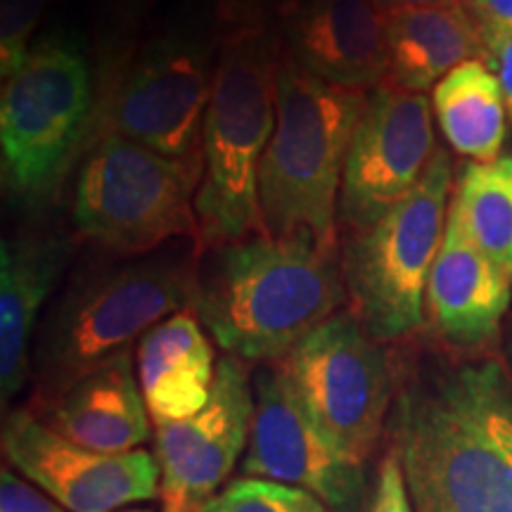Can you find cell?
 <instances>
[{
  "label": "cell",
  "mask_w": 512,
  "mask_h": 512,
  "mask_svg": "<svg viewBox=\"0 0 512 512\" xmlns=\"http://www.w3.org/2000/svg\"><path fill=\"white\" fill-rule=\"evenodd\" d=\"M219 53V43L204 31L178 29L147 38L121 60L98 67L93 143L121 136L164 157L202 166L204 117Z\"/></svg>",
  "instance_id": "obj_8"
},
{
  "label": "cell",
  "mask_w": 512,
  "mask_h": 512,
  "mask_svg": "<svg viewBox=\"0 0 512 512\" xmlns=\"http://www.w3.org/2000/svg\"><path fill=\"white\" fill-rule=\"evenodd\" d=\"M98 124V72L79 41L53 34L29 50L0 91V169L19 200L41 202L76 159Z\"/></svg>",
  "instance_id": "obj_6"
},
{
  "label": "cell",
  "mask_w": 512,
  "mask_h": 512,
  "mask_svg": "<svg viewBox=\"0 0 512 512\" xmlns=\"http://www.w3.org/2000/svg\"><path fill=\"white\" fill-rule=\"evenodd\" d=\"M204 512H332L320 498L268 479L240 477L223 486Z\"/></svg>",
  "instance_id": "obj_23"
},
{
  "label": "cell",
  "mask_w": 512,
  "mask_h": 512,
  "mask_svg": "<svg viewBox=\"0 0 512 512\" xmlns=\"http://www.w3.org/2000/svg\"><path fill=\"white\" fill-rule=\"evenodd\" d=\"M432 114L422 93L392 83L370 91L344 166L339 228H368L420 183L437 152Z\"/></svg>",
  "instance_id": "obj_11"
},
{
  "label": "cell",
  "mask_w": 512,
  "mask_h": 512,
  "mask_svg": "<svg viewBox=\"0 0 512 512\" xmlns=\"http://www.w3.org/2000/svg\"><path fill=\"white\" fill-rule=\"evenodd\" d=\"M240 470L309 491L332 512H363L370 501L366 465L325 439L275 363L254 373V418Z\"/></svg>",
  "instance_id": "obj_12"
},
{
  "label": "cell",
  "mask_w": 512,
  "mask_h": 512,
  "mask_svg": "<svg viewBox=\"0 0 512 512\" xmlns=\"http://www.w3.org/2000/svg\"><path fill=\"white\" fill-rule=\"evenodd\" d=\"M339 235L204 249L192 311L228 356L275 363L347 306Z\"/></svg>",
  "instance_id": "obj_2"
},
{
  "label": "cell",
  "mask_w": 512,
  "mask_h": 512,
  "mask_svg": "<svg viewBox=\"0 0 512 512\" xmlns=\"http://www.w3.org/2000/svg\"><path fill=\"white\" fill-rule=\"evenodd\" d=\"M451 211L472 245L512 275V157L465 164Z\"/></svg>",
  "instance_id": "obj_22"
},
{
  "label": "cell",
  "mask_w": 512,
  "mask_h": 512,
  "mask_svg": "<svg viewBox=\"0 0 512 512\" xmlns=\"http://www.w3.org/2000/svg\"><path fill=\"white\" fill-rule=\"evenodd\" d=\"M370 512H415L406 477H403V467L392 448L380 463Z\"/></svg>",
  "instance_id": "obj_27"
},
{
  "label": "cell",
  "mask_w": 512,
  "mask_h": 512,
  "mask_svg": "<svg viewBox=\"0 0 512 512\" xmlns=\"http://www.w3.org/2000/svg\"><path fill=\"white\" fill-rule=\"evenodd\" d=\"M446 3H453V0H373L375 10L380 12L382 17L396 15V12H403V10L434 8V5H446Z\"/></svg>",
  "instance_id": "obj_31"
},
{
  "label": "cell",
  "mask_w": 512,
  "mask_h": 512,
  "mask_svg": "<svg viewBox=\"0 0 512 512\" xmlns=\"http://www.w3.org/2000/svg\"><path fill=\"white\" fill-rule=\"evenodd\" d=\"M0 512H69L60 503L43 494L38 486L24 482L8 467L0 475Z\"/></svg>",
  "instance_id": "obj_28"
},
{
  "label": "cell",
  "mask_w": 512,
  "mask_h": 512,
  "mask_svg": "<svg viewBox=\"0 0 512 512\" xmlns=\"http://www.w3.org/2000/svg\"><path fill=\"white\" fill-rule=\"evenodd\" d=\"M254 418L249 363L223 356L211 399L185 420L155 425L162 512H204L247 451Z\"/></svg>",
  "instance_id": "obj_13"
},
{
  "label": "cell",
  "mask_w": 512,
  "mask_h": 512,
  "mask_svg": "<svg viewBox=\"0 0 512 512\" xmlns=\"http://www.w3.org/2000/svg\"><path fill=\"white\" fill-rule=\"evenodd\" d=\"M202 247L147 254L81 273L46 313L31 351L34 406L43 408L131 347L157 323L192 309Z\"/></svg>",
  "instance_id": "obj_3"
},
{
  "label": "cell",
  "mask_w": 512,
  "mask_h": 512,
  "mask_svg": "<svg viewBox=\"0 0 512 512\" xmlns=\"http://www.w3.org/2000/svg\"><path fill=\"white\" fill-rule=\"evenodd\" d=\"M432 112L441 136L460 157L477 164L501 157L508 105L498 76L484 60L463 62L432 88Z\"/></svg>",
  "instance_id": "obj_21"
},
{
  "label": "cell",
  "mask_w": 512,
  "mask_h": 512,
  "mask_svg": "<svg viewBox=\"0 0 512 512\" xmlns=\"http://www.w3.org/2000/svg\"><path fill=\"white\" fill-rule=\"evenodd\" d=\"M482 60L489 64L491 72L501 81L505 105H508V117L512 119V36H503L486 43Z\"/></svg>",
  "instance_id": "obj_30"
},
{
  "label": "cell",
  "mask_w": 512,
  "mask_h": 512,
  "mask_svg": "<svg viewBox=\"0 0 512 512\" xmlns=\"http://www.w3.org/2000/svg\"><path fill=\"white\" fill-rule=\"evenodd\" d=\"M200 183L202 166L105 136L83 155L74 185V228L81 238L124 256L155 254L176 240L202 247L195 211Z\"/></svg>",
  "instance_id": "obj_9"
},
{
  "label": "cell",
  "mask_w": 512,
  "mask_h": 512,
  "mask_svg": "<svg viewBox=\"0 0 512 512\" xmlns=\"http://www.w3.org/2000/svg\"><path fill=\"white\" fill-rule=\"evenodd\" d=\"M387 432L415 512H512V368L503 361L396 373Z\"/></svg>",
  "instance_id": "obj_1"
},
{
  "label": "cell",
  "mask_w": 512,
  "mask_h": 512,
  "mask_svg": "<svg viewBox=\"0 0 512 512\" xmlns=\"http://www.w3.org/2000/svg\"><path fill=\"white\" fill-rule=\"evenodd\" d=\"M67 264V242L15 238L0 245V396L3 406L31 380V344L43 304Z\"/></svg>",
  "instance_id": "obj_18"
},
{
  "label": "cell",
  "mask_w": 512,
  "mask_h": 512,
  "mask_svg": "<svg viewBox=\"0 0 512 512\" xmlns=\"http://www.w3.org/2000/svg\"><path fill=\"white\" fill-rule=\"evenodd\" d=\"M368 95L318 79L280 53L278 119L259 169L271 238L339 235V190Z\"/></svg>",
  "instance_id": "obj_5"
},
{
  "label": "cell",
  "mask_w": 512,
  "mask_h": 512,
  "mask_svg": "<svg viewBox=\"0 0 512 512\" xmlns=\"http://www.w3.org/2000/svg\"><path fill=\"white\" fill-rule=\"evenodd\" d=\"M463 8L486 46L496 38L512 36V0H463Z\"/></svg>",
  "instance_id": "obj_29"
},
{
  "label": "cell",
  "mask_w": 512,
  "mask_h": 512,
  "mask_svg": "<svg viewBox=\"0 0 512 512\" xmlns=\"http://www.w3.org/2000/svg\"><path fill=\"white\" fill-rule=\"evenodd\" d=\"M512 302V275L472 245L448 209L446 235L425 292V313L444 342L479 349L494 342Z\"/></svg>",
  "instance_id": "obj_16"
},
{
  "label": "cell",
  "mask_w": 512,
  "mask_h": 512,
  "mask_svg": "<svg viewBox=\"0 0 512 512\" xmlns=\"http://www.w3.org/2000/svg\"><path fill=\"white\" fill-rule=\"evenodd\" d=\"M278 67L273 31L230 38L221 46L195 197L202 252L268 235L259 169L278 119Z\"/></svg>",
  "instance_id": "obj_4"
},
{
  "label": "cell",
  "mask_w": 512,
  "mask_h": 512,
  "mask_svg": "<svg viewBox=\"0 0 512 512\" xmlns=\"http://www.w3.org/2000/svg\"><path fill=\"white\" fill-rule=\"evenodd\" d=\"M72 444L98 453L138 451L150 439L152 418L124 354L107 363L43 408H27Z\"/></svg>",
  "instance_id": "obj_17"
},
{
  "label": "cell",
  "mask_w": 512,
  "mask_h": 512,
  "mask_svg": "<svg viewBox=\"0 0 512 512\" xmlns=\"http://www.w3.org/2000/svg\"><path fill=\"white\" fill-rule=\"evenodd\" d=\"M10 465L69 512H114L159 496L155 453H98L67 441L31 411L5 418Z\"/></svg>",
  "instance_id": "obj_14"
},
{
  "label": "cell",
  "mask_w": 512,
  "mask_h": 512,
  "mask_svg": "<svg viewBox=\"0 0 512 512\" xmlns=\"http://www.w3.org/2000/svg\"><path fill=\"white\" fill-rule=\"evenodd\" d=\"M136 361L152 425L185 420L209 403L219 363L209 332L192 309L178 311L145 332Z\"/></svg>",
  "instance_id": "obj_19"
},
{
  "label": "cell",
  "mask_w": 512,
  "mask_h": 512,
  "mask_svg": "<svg viewBox=\"0 0 512 512\" xmlns=\"http://www.w3.org/2000/svg\"><path fill=\"white\" fill-rule=\"evenodd\" d=\"M453 166L437 147L420 183L368 228L342 230L347 309L377 342L411 337L425 325V292L446 235Z\"/></svg>",
  "instance_id": "obj_7"
},
{
  "label": "cell",
  "mask_w": 512,
  "mask_h": 512,
  "mask_svg": "<svg viewBox=\"0 0 512 512\" xmlns=\"http://www.w3.org/2000/svg\"><path fill=\"white\" fill-rule=\"evenodd\" d=\"M275 366L325 439L366 465L387 430L396 394L392 356L384 344L342 309Z\"/></svg>",
  "instance_id": "obj_10"
},
{
  "label": "cell",
  "mask_w": 512,
  "mask_h": 512,
  "mask_svg": "<svg viewBox=\"0 0 512 512\" xmlns=\"http://www.w3.org/2000/svg\"><path fill=\"white\" fill-rule=\"evenodd\" d=\"M48 0H0V74L22 67L31 50V36L41 24Z\"/></svg>",
  "instance_id": "obj_26"
},
{
  "label": "cell",
  "mask_w": 512,
  "mask_h": 512,
  "mask_svg": "<svg viewBox=\"0 0 512 512\" xmlns=\"http://www.w3.org/2000/svg\"><path fill=\"white\" fill-rule=\"evenodd\" d=\"M384 38L389 62L384 83L408 93L434 88L463 62L482 60L484 55L482 36L463 0L387 15Z\"/></svg>",
  "instance_id": "obj_20"
},
{
  "label": "cell",
  "mask_w": 512,
  "mask_h": 512,
  "mask_svg": "<svg viewBox=\"0 0 512 512\" xmlns=\"http://www.w3.org/2000/svg\"><path fill=\"white\" fill-rule=\"evenodd\" d=\"M280 53L337 86L373 91L387 81L384 17L373 0H278Z\"/></svg>",
  "instance_id": "obj_15"
},
{
  "label": "cell",
  "mask_w": 512,
  "mask_h": 512,
  "mask_svg": "<svg viewBox=\"0 0 512 512\" xmlns=\"http://www.w3.org/2000/svg\"><path fill=\"white\" fill-rule=\"evenodd\" d=\"M200 8V31L219 46L230 38L271 31L278 0H195Z\"/></svg>",
  "instance_id": "obj_25"
},
{
  "label": "cell",
  "mask_w": 512,
  "mask_h": 512,
  "mask_svg": "<svg viewBox=\"0 0 512 512\" xmlns=\"http://www.w3.org/2000/svg\"><path fill=\"white\" fill-rule=\"evenodd\" d=\"M157 0H102L98 29L100 67L121 60L138 48L140 34L150 22Z\"/></svg>",
  "instance_id": "obj_24"
},
{
  "label": "cell",
  "mask_w": 512,
  "mask_h": 512,
  "mask_svg": "<svg viewBox=\"0 0 512 512\" xmlns=\"http://www.w3.org/2000/svg\"><path fill=\"white\" fill-rule=\"evenodd\" d=\"M121 512H152V510H143V508H133V510H121Z\"/></svg>",
  "instance_id": "obj_32"
}]
</instances>
